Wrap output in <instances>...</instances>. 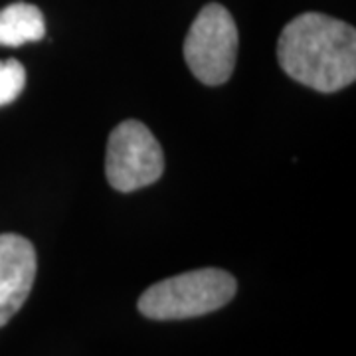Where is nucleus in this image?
I'll return each mask as SVG.
<instances>
[{
    "mask_svg": "<svg viewBox=\"0 0 356 356\" xmlns=\"http://www.w3.org/2000/svg\"><path fill=\"white\" fill-rule=\"evenodd\" d=\"M36 280V250L18 234H0V327L22 309Z\"/></svg>",
    "mask_w": 356,
    "mask_h": 356,
    "instance_id": "39448f33",
    "label": "nucleus"
},
{
    "mask_svg": "<svg viewBox=\"0 0 356 356\" xmlns=\"http://www.w3.org/2000/svg\"><path fill=\"white\" fill-rule=\"evenodd\" d=\"M26 86V70L18 60L0 62V107L13 103Z\"/></svg>",
    "mask_w": 356,
    "mask_h": 356,
    "instance_id": "0eeeda50",
    "label": "nucleus"
},
{
    "mask_svg": "<svg viewBox=\"0 0 356 356\" xmlns=\"http://www.w3.org/2000/svg\"><path fill=\"white\" fill-rule=\"evenodd\" d=\"M281 70L321 93H334L356 79V30L327 14L295 16L277 42Z\"/></svg>",
    "mask_w": 356,
    "mask_h": 356,
    "instance_id": "f257e3e1",
    "label": "nucleus"
},
{
    "mask_svg": "<svg viewBox=\"0 0 356 356\" xmlns=\"http://www.w3.org/2000/svg\"><path fill=\"white\" fill-rule=\"evenodd\" d=\"M238 26L226 6L210 2L198 13L184 40V60L206 86L226 83L238 58Z\"/></svg>",
    "mask_w": 356,
    "mask_h": 356,
    "instance_id": "7ed1b4c3",
    "label": "nucleus"
},
{
    "mask_svg": "<svg viewBox=\"0 0 356 356\" xmlns=\"http://www.w3.org/2000/svg\"><path fill=\"white\" fill-rule=\"evenodd\" d=\"M236 289L234 275L224 269L206 267L186 271L151 285L139 297V311L154 321L202 317L228 305Z\"/></svg>",
    "mask_w": 356,
    "mask_h": 356,
    "instance_id": "f03ea898",
    "label": "nucleus"
},
{
    "mask_svg": "<svg viewBox=\"0 0 356 356\" xmlns=\"http://www.w3.org/2000/svg\"><path fill=\"white\" fill-rule=\"evenodd\" d=\"M165 154L147 125L127 119L111 131L107 140L105 175L111 188L133 192L154 184L163 177Z\"/></svg>",
    "mask_w": 356,
    "mask_h": 356,
    "instance_id": "20e7f679",
    "label": "nucleus"
},
{
    "mask_svg": "<svg viewBox=\"0 0 356 356\" xmlns=\"http://www.w3.org/2000/svg\"><path fill=\"white\" fill-rule=\"evenodd\" d=\"M46 36V20L38 6L14 2L0 10V46L18 48Z\"/></svg>",
    "mask_w": 356,
    "mask_h": 356,
    "instance_id": "423d86ee",
    "label": "nucleus"
}]
</instances>
